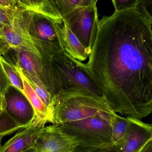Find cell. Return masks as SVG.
<instances>
[{"label": "cell", "mask_w": 152, "mask_h": 152, "mask_svg": "<svg viewBox=\"0 0 152 152\" xmlns=\"http://www.w3.org/2000/svg\"><path fill=\"white\" fill-rule=\"evenodd\" d=\"M149 1L99 20L86 64L115 113L141 120L152 113V17Z\"/></svg>", "instance_id": "1"}, {"label": "cell", "mask_w": 152, "mask_h": 152, "mask_svg": "<svg viewBox=\"0 0 152 152\" xmlns=\"http://www.w3.org/2000/svg\"><path fill=\"white\" fill-rule=\"evenodd\" d=\"M48 49L46 87L52 99L62 92L79 91L103 98L86 64L72 57L59 44H52Z\"/></svg>", "instance_id": "2"}, {"label": "cell", "mask_w": 152, "mask_h": 152, "mask_svg": "<svg viewBox=\"0 0 152 152\" xmlns=\"http://www.w3.org/2000/svg\"><path fill=\"white\" fill-rule=\"evenodd\" d=\"M116 114L103 98L85 91L62 92L53 99V124L79 121L96 115Z\"/></svg>", "instance_id": "3"}, {"label": "cell", "mask_w": 152, "mask_h": 152, "mask_svg": "<svg viewBox=\"0 0 152 152\" xmlns=\"http://www.w3.org/2000/svg\"><path fill=\"white\" fill-rule=\"evenodd\" d=\"M116 114L96 115L79 121L55 125L65 134L73 137L79 145L109 146L113 145L112 123Z\"/></svg>", "instance_id": "4"}, {"label": "cell", "mask_w": 152, "mask_h": 152, "mask_svg": "<svg viewBox=\"0 0 152 152\" xmlns=\"http://www.w3.org/2000/svg\"><path fill=\"white\" fill-rule=\"evenodd\" d=\"M33 15L18 9L11 22L0 31V49L6 46L16 50H21L42 58L40 42L32 34L31 22Z\"/></svg>", "instance_id": "5"}, {"label": "cell", "mask_w": 152, "mask_h": 152, "mask_svg": "<svg viewBox=\"0 0 152 152\" xmlns=\"http://www.w3.org/2000/svg\"><path fill=\"white\" fill-rule=\"evenodd\" d=\"M97 0L87 6H80L63 17V22L84 47L89 55L97 31Z\"/></svg>", "instance_id": "6"}, {"label": "cell", "mask_w": 152, "mask_h": 152, "mask_svg": "<svg viewBox=\"0 0 152 152\" xmlns=\"http://www.w3.org/2000/svg\"><path fill=\"white\" fill-rule=\"evenodd\" d=\"M128 125L125 135L115 147L117 152H140L152 140V125L141 120L127 117Z\"/></svg>", "instance_id": "7"}, {"label": "cell", "mask_w": 152, "mask_h": 152, "mask_svg": "<svg viewBox=\"0 0 152 152\" xmlns=\"http://www.w3.org/2000/svg\"><path fill=\"white\" fill-rule=\"evenodd\" d=\"M79 145L73 137L52 124L45 127L34 147L35 152H72Z\"/></svg>", "instance_id": "8"}, {"label": "cell", "mask_w": 152, "mask_h": 152, "mask_svg": "<svg viewBox=\"0 0 152 152\" xmlns=\"http://www.w3.org/2000/svg\"><path fill=\"white\" fill-rule=\"evenodd\" d=\"M4 99L5 111L17 123L25 128L31 124L36 113L23 93L16 89L10 88L4 95Z\"/></svg>", "instance_id": "9"}, {"label": "cell", "mask_w": 152, "mask_h": 152, "mask_svg": "<svg viewBox=\"0 0 152 152\" xmlns=\"http://www.w3.org/2000/svg\"><path fill=\"white\" fill-rule=\"evenodd\" d=\"M48 123L37 116L31 125L18 131L1 147L0 152H23L33 147Z\"/></svg>", "instance_id": "10"}, {"label": "cell", "mask_w": 152, "mask_h": 152, "mask_svg": "<svg viewBox=\"0 0 152 152\" xmlns=\"http://www.w3.org/2000/svg\"><path fill=\"white\" fill-rule=\"evenodd\" d=\"M19 9L33 15L41 16L44 19L58 25L63 23V18L53 1H17Z\"/></svg>", "instance_id": "11"}, {"label": "cell", "mask_w": 152, "mask_h": 152, "mask_svg": "<svg viewBox=\"0 0 152 152\" xmlns=\"http://www.w3.org/2000/svg\"><path fill=\"white\" fill-rule=\"evenodd\" d=\"M18 72L23 80V94L26 96L31 104L34 108L36 115L41 120L46 121L48 123L54 124L52 113L44 105L39 96L33 88L28 78L24 74L22 68L17 66Z\"/></svg>", "instance_id": "12"}, {"label": "cell", "mask_w": 152, "mask_h": 152, "mask_svg": "<svg viewBox=\"0 0 152 152\" xmlns=\"http://www.w3.org/2000/svg\"><path fill=\"white\" fill-rule=\"evenodd\" d=\"M61 27L62 44L64 49L75 59L81 62L85 61L88 55L84 47L63 22Z\"/></svg>", "instance_id": "13"}, {"label": "cell", "mask_w": 152, "mask_h": 152, "mask_svg": "<svg viewBox=\"0 0 152 152\" xmlns=\"http://www.w3.org/2000/svg\"><path fill=\"white\" fill-rule=\"evenodd\" d=\"M17 51L18 52V66L22 68L26 76L40 78L36 61L33 58V55L23 50Z\"/></svg>", "instance_id": "14"}, {"label": "cell", "mask_w": 152, "mask_h": 152, "mask_svg": "<svg viewBox=\"0 0 152 152\" xmlns=\"http://www.w3.org/2000/svg\"><path fill=\"white\" fill-rule=\"evenodd\" d=\"M0 64L7 75L11 85L15 88L23 93V80L18 72L17 66L13 65L7 61L0 54Z\"/></svg>", "instance_id": "15"}, {"label": "cell", "mask_w": 152, "mask_h": 152, "mask_svg": "<svg viewBox=\"0 0 152 152\" xmlns=\"http://www.w3.org/2000/svg\"><path fill=\"white\" fill-rule=\"evenodd\" d=\"M127 117L120 116L116 114L112 123V143L117 146L123 138L128 125Z\"/></svg>", "instance_id": "16"}, {"label": "cell", "mask_w": 152, "mask_h": 152, "mask_svg": "<svg viewBox=\"0 0 152 152\" xmlns=\"http://www.w3.org/2000/svg\"><path fill=\"white\" fill-rule=\"evenodd\" d=\"M26 77L28 78L32 87L42 103L52 113L53 99L48 91L44 83L40 78L32 76Z\"/></svg>", "instance_id": "17"}, {"label": "cell", "mask_w": 152, "mask_h": 152, "mask_svg": "<svg viewBox=\"0 0 152 152\" xmlns=\"http://www.w3.org/2000/svg\"><path fill=\"white\" fill-rule=\"evenodd\" d=\"M24 129L25 128L17 123L5 110L0 113V137L11 135Z\"/></svg>", "instance_id": "18"}, {"label": "cell", "mask_w": 152, "mask_h": 152, "mask_svg": "<svg viewBox=\"0 0 152 152\" xmlns=\"http://www.w3.org/2000/svg\"><path fill=\"white\" fill-rule=\"evenodd\" d=\"M93 1L94 0H62L54 1L53 2L63 18L64 16L77 7L90 5L93 2Z\"/></svg>", "instance_id": "19"}, {"label": "cell", "mask_w": 152, "mask_h": 152, "mask_svg": "<svg viewBox=\"0 0 152 152\" xmlns=\"http://www.w3.org/2000/svg\"><path fill=\"white\" fill-rule=\"evenodd\" d=\"M72 152H117L116 147L114 145L98 147L79 145Z\"/></svg>", "instance_id": "20"}, {"label": "cell", "mask_w": 152, "mask_h": 152, "mask_svg": "<svg viewBox=\"0 0 152 152\" xmlns=\"http://www.w3.org/2000/svg\"><path fill=\"white\" fill-rule=\"evenodd\" d=\"M115 11H123L137 7L140 0H113Z\"/></svg>", "instance_id": "21"}, {"label": "cell", "mask_w": 152, "mask_h": 152, "mask_svg": "<svg viewBox=\"0 0 152 152\" xmlns=\"http://www.w3.org/2000/svg\"><path fill=\"white\" fill-rule=\"evenodd\" d=\"M18 9L13 11H7L0 8V31L12 21Z\"/></svg>", "instance_id": "22"}, {"label": "cell", "mask_w": 152, "mask_h": 152, "mask_svg": "<svg viewBox=\"0 0 152 152\" xmlns=\"http://www.w3.org/2000/svg\"><path fill=\"white\" fill-rule=\"evenodd\" d=\"M11 86L10 81L0 64V94L4 96Z\"/></svg>", "instance_id": "23"}, {"label": "cell", "mask_w": 152, "mask_h": 152, "mask_svg": "<svg viewBox=\"0 0 152 152\" xmlns=\"http://www.w3.org/2000/svg\"><path fill=\"white\" fill-rule=\"evenodd\" d=\"M16 1L9 0H0V8L7 11H13L17 9Z\"/></svg>", "instance_id": "24"}, {"label": "cell", "mask_w": 152, "mask_h": 152, "mask_svg": "<svg viewBox=\"0 0 152 152\" xmlns=\"http://www.w3.org/2000/svg\"><path fill=\"white\" fill-rule=\"evenodd\" d=\"M140 152H152V140L149 141Z\"/></svg>", "instance_id": "25"}, {"label": "cell", "mask_w": 152, "mask_h": 152, "mask_svg": "<svg viewBox=\"0 0 152 152\" xmlns=\"http://www.w3.org/2000/svg\"><path fill=\"white\" fill-rule=\"evenodd\" d=\"M5 106L4 96L0 94V113L5 111Z\"/></svg>", "instance_id": "26"}, {"label": "cell", "mask_w": 152, "mask_h": 152, "mask_svg": "<svg viewBox=\"0 0 152 152\" xmlns=\"http://www.w3.org/2000/svg\"><path fill=\"white\" fill-rule=\"evenodd\" d=\"M23 152H35V151L34 147H33L30 148H28V149L24 150Z\"/></svg>", "instance_id": "27"}, {"label": "cell", "mask_w": 152, "mask_h": 152, "mask_svg": "<svg viewBox=\"0 0 152 152\" xmlns=\"http://www.w3.org/2000/svg\"><path fill=\"white\" fill-rule=\"evenodd\" d=\"M2 137H0V150L1 149L2 145H1V140H2Z\"/></svg>", "instance_id": "28"}]
</instances>
